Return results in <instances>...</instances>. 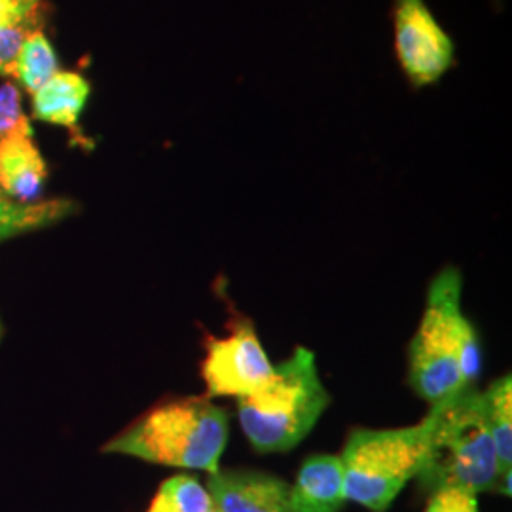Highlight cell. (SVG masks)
<instances>
[{
    "mask_svg": "<svg viewBox=\"0 0 512 512\" xmlns=\"http://www.w3.org/2000/svg\"><path fill=\"white\" fill-rule=\"evenodd\" d=\"M10 135H35L31 120L21 109V93L16 84L4 82L0 86V139Z\"/></svg>",
    "mask_w": 512,
    "mask_h": 512,
    "instance_id": "obj_16",
    "label": "cell"
},
{
    "mask_svg": "<svg viewBox=\"0 0 512 512\" xmlns=\"http://www.w3.org/2000/svg\"><path fill=\"white\" fill-rule=\"evenodd\" d=\"M29 33V27H0V76H14L19 48Z\"/></svg>",
    "mask_w": 512,
    "mask_h": 512,
    "instance_id": "obj_18",
    "label": "cell"
},
{
    "mask_svg": "<svg viewBox=\"0 0 512 512\" xmlns=\"http://www.w3.org/2000/svg\"><path fill=\"white\" fill-rule=\"evenodd\" d=\"M431 414L397 429H355L340 454L346 497L372 512H385L425 465Z\"/></svg>",
    "mask_w": 512,
    "mask_h": 512,
    "instance_id": "obj_5",
    "label": "cell"
},
{
    "mask_svg": "<svg viewBox=\"0 0 512 512\" xmlns=\"http://www.w3.org/2000/svg\"><path fill=\"white\" fill-rule=\"evenodd\" d=\"M431 439L420 484L425 490L458 488L469 494L495 490L501 478L482 391L467 387L431 404Z\"/></svg>",
    "mask_w": 512,
    "mask_h": 512,
    "instance_id": "obj_3",
    "label": "cell"
},
{
    "mask_svg": "<svg viewBox=\"0 0 512 512\" xmlns=\"http://www.w3.org/2000/svg\"><path fill=\"white\" fill-rule=\"evenodd\" d=\"M57 71L54 46L42 31H31L23 40L16 59L14 78L19 86L29 95H35Z\"/></svg>",
    "mask_w": 512,
    "mask_h": 512,
    "instance_id": "obj_14",
    "label": "cell"
},
{
    "mask_svg": "<svg viewBox=\"0 0 512 512\" xmlns=\"http://www.w3.org/2000/svg\"><path fill=\"white\" fill-rule=\"evenodd\" d=\"M425 512H478V499L458 488H440L431 492Z\"/></svg>",
    "mask_w": 512,
    "mask_h": 512,
    "instance_id": "obj_17",
    "label": "cell"
},
{
    "mask_svg": "<svg viewBox=\"0 0 512 512\" xmlns=\"http://www.w3.org/2000/svg\"><path fill=\"white\" fill-rule=\"evenodd\" d=\"M272 370L274 365L249 321L234 325L226 338L207 340L202 374L211 397H249L268 382Z\"/></svg>",
    "mask_w": 512,
    "mask_h": 512,
    "instance_id": "obj_7",
    "label": "cell"
},
{
    "mask_svg": "<svg viewBox=\"0 0 512 512\" xmlns=\"http://www.w3.org/2000/svg\"><path fill=\"white\" fill-rule=\"evenodd\" d=\"M207 512H217V511H215V509H213V507H211V509H209V511H207Z\"/></svg>",
    "mask_w": 512,
    "mask_h": 512,
    "instance_id": "obj_20",
    "label": "cell"
},
{
    "mask_svg": "<svg viewBox=\"0 0 512 512\" xmlns=\"http://www.w3.org/2000/svg\"><path fill=\"white\" fill-rule=\"evenodd\" d=\"M76 205L71 200H40L19 203L0 194V241L52 226L73 215Z\"/></svg>",
    "mask_w": 512,
    "mask_h": 512,
    "instance_id": "obj_12",
    "label": "cell"
},
{
    "mask_svg": "<svg viewBox=\"0 0 512 512\" xmlns=\"http://www.w3.org/2000/svg\"><path fill=\"white\" fill-rule=\"evenodd\" d=\"M48 167L33 135L0 139V194L19 203L40 202Z\"/></svg>",
    "mask_w": 512,
    "mask_h": 512,
    "instance_id": "obj_9",
    "label": "cell"
},
{
    "mask_svg": "<svg viewBox=\"0 0 512 512\" xmlns=\"http://www.w3.org/2000/svg\"><path fill=\"white\" fill-rule=\"evenodd\" d=\"M329 403L313 351L296 348L266 384L238 399L239 423L258 452H287L310 435Z\"/></svg>",
    "mask_w": 512,
    "mask_h": 512,
    "instance_id": "obj_4",
    "label": "cell"
},
{
    "mask_svg": "<svg viewBox=\"0 0 512 512\" xmlns=\"http://www.w3.org/2000/svg\"><path fill=\"white\" fill-rule=\"evenodd\" d=\"M395 54L412 88L439 82L456 63V46L423 0H395Z\"/></svg>",
    "mask_w": 512,
    "mask_h": 512,
    "instance_id": "obj_6",
    "label": "cell"
},
{
    "mask_svg": "<svg viewBox=\"0 0 512 512\" xmlns=\"http://www.w3.org/2000/svg\"><path fill=\"white\" fill-rule=\"evenodd\" d=\"M92 86L82 74L57 73L33 95V118L61 128H76Z\"/></svg>",
    "mask_w": 512,
    "mask_h": 512,
    "instance_id": "obj_11",
    "label": "cell"
},
{
    "mask_svg": "<svg viewBox=\"0 0 512 512\" xmlns=\"http://www.w3.org/2000/svg\"><path fill=\"white\" fill-rule=\"evenodd\" d=\"M211 497L205 486L194 476L167 478L154 495L147 512H207Z\"/></svg>",
    "mask_w": 512,
    "mask_h": 512,
    "instance_id": "obj_15",
    "label": "cell"
},
{
    "mask_svg": "<svg viewBox=\"0 0 512 512\" xmlns=\"http://www.w3.org/2000/svg\"><path fill=\"white\" fill-rule=\"evenodd\" d=\"M348 503L340 456L319 454L306 459L291 486L293 512H340Z\"/></svg>",
    "mask_w": 512,
    "mask_h": 512,
    "instance_id": "obj_10",
    "label": "cell"
},
{
    "mask_svg": "<svg viewBox=\"0 0 512 512\" xmlns=\"http://www.w3.org/2000/svg\"><path fill=\"white\" fill-rule=\"evenodd\" d=\"M0 334H2V323H0Z\"/></svg>",
    "mask_w": 512,
    "mask_h": 512,
    "instance_id": "obj_21",
    "label": "cell"
},
{
    "mask_svg": "<svg viewBox=\"0 0 512 512\" xmlns=\"http://www.w3.org/2000/svg\"><path fill=\"white\" fill-rule=\"evenodd\" d=\"M480 366L475 327L461 311V274L446 268L429 287L420 327L410 344V385L431 406L475 387Z\"/></svg>",
    "mask_w": 512,
    "mask_h": 512,
    "instance_id": "obj_1",
    "label": "cell"
},
{
    "mask_svg": "<svg viewBox=\"0 0 512 512\" xmlns=\"http://www.w3.org/2000/svg\"><path fill=\"white\" fill-rule=\"evenodd\" d=\"M207 494L217 512H293L291 486L260 471H217L209 475Z\"/></svg>",
    "mask_w": 512,
    "mask_h": 512,
    "instance_id": "obj_8",
    "label": "cell"
},
{
    "mask_svg": "<svg viewBox=\"0 0 512 512\" xmlns=\"http://www.w3.org/2000/svg\"><path fill=\"white\" fill-rule=\"evenodd\" d=\"M486 421L494 439L501 475L512 467V382L511 374L495 380L484 393Z\"/></svg>",
    "mask_w": 512,
    "mask_h": 512,
    "instance_id": "obj_13",
    "label": "cell"
},
{
    "mask_svg": "<svg viewBox=\"0 0 512 512\" xmlns=\"http://www.w3.org/2000/svg\"><path fill=\"white\" fill-rule=\"evenodd\" d=\"M226 442V412L205 397H184L148 410L109 440L103 452L213 475L220 469Z\"/></svg>",
    "mask_w": 512,
    "mask_h": 512,
    "instance_id": "obj_2",
    "label": "cell"
},
{
    "mask_svg": "<svg viewBox=\"0 0 512 512\" xmlns=\"http://www.w3.org/2000/svg\"><path fill=\"white\" fill-rule=\"evenodd\" d=\"M42 8V0H0V27H29Z\"/></svg>",
    "mask_w": 512,
    "mask_h": 512,
    "instance_id": "obj_19",
    "label": "cell"
}]
</instances>
